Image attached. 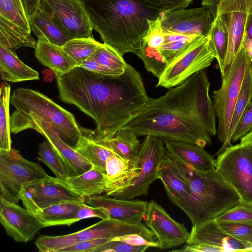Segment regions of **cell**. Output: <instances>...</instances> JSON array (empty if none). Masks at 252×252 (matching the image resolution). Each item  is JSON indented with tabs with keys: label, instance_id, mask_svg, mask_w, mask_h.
Returning <instances> with one entry per match:
<instances>
[{
	"label": "cell",
	"instance_id": "f907efd6",
	"mask_svg": "<svg viewBox=\"0 0 252 252\" xmlns=\"http://www.w3.org/2000/svg\"><path fill=\"white\" fill-rule=\"evenodd\" d=\"M79 67L93 73L104 76L116 77L115 73L100 65L92 57H90Z\"/></svg>",
	"mask_w": 252,
	"mask_h": 252
},
{
	"label": "cell",
	"instance_id": "f35d334b",
	"mask_svg": "<svg viewBox=\"0 0 252 252\" xmlns=\"http://www.w3.org/2000/svg\"><path fill=\"white\" fill-rule=\"evenodd\" d=\"M136 55L142 60L146 70L158 78L168 63L158 49L150 47L143 41Z\"/></svg>",
	"mask_w": 252,
	"mask_h": 252
},
{
	"label": "cell",
	"instance_id": "1f68e13d",
	"mask_svg": "<svg viewBox=\"0 0 252 252\" xmlns=\"http://www.w3.org/2000/svg\"><path fill=\"white\" fill-rule=\"evenodd\" d=\"M252 98V65L249 60L237 98L231 122L227 148L232 145L231 138L237 123Z\"/></svg>",
	"mask_w": 252,
	"mask_h": 252
},
{
	"label": "cell",
	"instance_id": "c3c4849f",
	"mask_svg": "<svg viewBox=\"0 0 252 252\" xmlns=\"http://www.w3.org/2000/svg\"><path fill=\"white\" fill-rule=\"evenodd\" d=\"M113 239L119 240L126 244L136 246H148L149 247L159 248L158 241H150L140 235L129 234L116 237Z\"/></svg>",
	"mask_w": 252,
	"mask_h": 252
},
{
	"label": "cell",
	"instance_id": "ba28073f",
	"mask_svg": "<svg viewBox=\"0 0 252 252\" xmlns=\"http://www.w3.org/2000/svg\"><path fill=\"white\" fill-rule=\"evenodd\" d=\"M215 59L209 35L199 36L168 63L158 78L156 87L170 89L180 85L197 72L209 66Z\"/></svg>",
	"mask_w": 252,
	"mask_h": 252
},
{
	"label": "cell",
	"instance_id": "ffe728a7",
	"mask_svg": "<svg viewBox=\"0 0 252 252\" xmlns=\"http://www.w3.org/2000/svg\"><path fill=\"white\" fill-rule=\"evenodd\" d=\"M85 203L101 208L105 211L107 219L139 224L142 223L148 202L139 199H118L105 193L87 197Z\"/></svg>",
	"mask_w": 252,
	"mask_h": 252
},
{
	"label": "cell",
	"instance_id": "836d02e7",
	"mask_svg": "<svg viewBox=\"0 0 252 252\" xmlns=\"http://www.w3.org/2000/svg\"><path fill=\"white\" fill-rule=\"evenodd\" d=\"M209 36L215 52L220 72L222 76L225 57L228 45V35L226 29L217 15H214Z\"/></svg>",
	"mask_w": 252,
	"mask_h": 252
},
{
	"label": "cell",
	"instance_id": "e575fe53",
	"mask_svg": "<svg viewBox=\"0 0 252 252\" xmlns=\"http://www.w3.org/2000/svg\"><path fill=\"white\" fill-rule=\"evenodd\" d=\"M101 43L93 37L75 38L67 41L62 46L64 50L79 66L91 57L100 47Z\"/></svg>",
	"mask_w": 252,
	"mask_h": 252
},
{
	"label": "cell",
	"instance_id": "4316f807",
	"mask_svg": "<svg viewBox=\"0 0 252 252\" xmlns=\"http://www.w3.org/2000/svg\"><path fill=\"white\" fill-rule=\"evenodd\" d=\"M105 174L99 168L93 165L83 174L67 177L65 182L74 192L86 198L104 193L106 183Z\"/></svg>",
	"mask_w": 252,
	"mask_h": 252
},
{
	"label": "cell",
	"instance_id": "d6a6232c",
	"mask_svg": "<svg viewBox=\"0 0 252 252\" xmlns=\"http://www.w3.org/2000/svg\"><path fill=\"white\" fill-rule=\"evenodd\" d=\"M10 86L6 82L1 84L0 91V150L8 151L11 148L9 104Z\"/></svg>",
	"mask_w": 252,
	"mask_h": 252
},
{
	"label": "cell",
	"instance_id": "5bb4252c",
	"mask_svg": "<svg viewBox=\"0 0 252 252\" xmlns=\"http://www.w3.org/2000/svg\"><path fill=\"white\" fill-rule=\"evenodd\" d=\"M20 198L25 208L34 214L54 204L66 201L85 203L86 199L72 190L65 181L49 175L25 183Z\"/></svg>",
	"mask_w": 252,
	"mask_h": 252
},
{
	"label": "cell",
	"instance_id": "484cf974",
	"mask_svg": "<svg viewBox=\"0 0 252 252\" xmlns=\"http://www.w3.org/2000/svg\"><path fill=\"white\" fill-rule=\"evenodd\" d=\"M1 78L13 83L39 79L38 73L21 61L13 52L0 45Z\"/></svg>",
	"mask_w": 252,
	"mask_h": 252
},
{
	"label": "cell",
	"instance_id": "11a10c76",
	"mask_svg": "<svg viewBox=\"0 0 252 252\" xmlns=\"http://www.w3.org/2000/svg\"><path fill=\"white\" fill-rule=\"evenodd\" d=\"M250 14H252V7L251 8Z\"/></svg>",
	"mask_w": 252,
	"mask_h": 252
},
{
	"label": "cell",
	"instance_id": "f6af8a7d",
	"mask_svg": "<svg viewBox=\"0 0 252 252\" xmlns=\"http://www.w3.org/2000/svg\"><path fill=\"white\" fill-rule=\"evenodd\" d=\"M149 248L130 245L112 238L99 246L95 252H143Z\"/></svg>",
	"mask_w": 252,
	"mask_h": 252
},
{
	"label": "cell",
	"instance_id": "2e32d148",
	"mask_svg": "<svg viewBox=\"0 0 252 252\" xmlns=\"http://www.w3.org/2000/svg\"><path fill=\"white\" fill-rule=\"evenodd\" d=\"M143 219L158 239L160 249H170L187 243L189 236L185 225L174 220L154 200L148 202Z\"/></svg>",
	"mask_w": 252,
	"mask_h": 252
},
{
	"label": "cell",
	"instance_id": "6da1fadb",
	"mask_svg": "<svg viewBox=\"0 0 252 252\" xmlns=\"http://www.w3.org/2000/svg\"><path fill=\"white\" fill-rule=\"evenodd\" d=\"M56 79L60 99L95 122L94 130L86 129V135L95 140L113 138L150 98L141 75L127 63L119 76L101 75L76 66Z\"/></svg>",
	"mask_w": 252,
	"mask_h": 252
},
{
	"label": "cell",
	"instance_id": "9a60e30c",
	"mask_svg": "<svg viewBox=\"0 0 252 252\" xmlns=\"http://www.w3.org/2000/svg\"><path fill=\"white\" fill-rule=\"evenodd\" d=\"M39 8L74 38L92 37L93 27L82 0H40Z\"/></svg>",
	"mask_w": 252,
	"mask_h": 252
},
{
	"label": "cell",
	"instance_id": "f546056e",
	"mask_svg": "<svg viewBox=\"0 0 252 252\" xmlns=\"http://www.w3.org/2000/svg\"><path fill=\"white\" fill-rule=\"evenodd\" d=\"M0 45L15 52L23 47L35 48L36 41L31 32L0 15Z\"/></svg>",
	"mask_w": 252,
	"mask_h": 252
},
{
	"label": "cell",
	"instance_id": "f1b7e54d",
	"mask_svg": "<svg viewBox=\"0 0 252 252\" xmlns=\"http://www.w3.org/2000/svg\"><path fill=\"white\" fill-rule=\"evenodd\" d=\"M84 203L66 201L51 205L34 214L44 227L70 225L77 222V213Z\"/></svg>",
	"mask_w": 252,
	"mask_h": 252
},
{
	"label": "cell",
	"instance_id": "74e56055",
	"mask_svg": "<svg viewBox=\"0 0 252 252\" xmlns=\"http://www.w3.org/2000/svg\"><path fill=\"white\" fill-rule=\"evenodd\" d=\"M38 159L48 166L56 177L65 181L68 177L65 166L50 142L45 140L39 145Z\"/></svg>",
	"mask_w": 252,
	"mask_h": 252
},
{
	"label": "cell",
	"instance_id": "4dcf8cb0",
	"mask_svg": "<svg viewBox=\"0 0 252 252\" xmlns=\"http://www.w3.org/2000/svg\"><path fill=\"white\" fill-rule=\"evenodd\" d=\"M74 149L93 165L99 168L105 173L106 159L116 154L111 148L85 135L80 138Z\"/></svg>",
	"mask_w": 252,
	"mask_h": 252
},
{
	"label": "cell",
	"instance_id": "681fc988",
	"mask_svg": "<svg viewBox=\"0 0 252 252\" xmlns=\"http://www.w3.org/2000/svg\"><path fill=\"white\" fill-rule=\"evenodd\" d=\"M76 218L78 221L90 218H98L102 220L107 219L105 211L101 208L91 206L85 203L79 209Z\"/></svg>",
	"mask_w": 252,
	"mask_h": 252
},
{
	"label": "cell",
	"instance_id": "60d3db41",
	"mask_svg": "<svg viewBox=\"0 0 252 252\" xmlns=\"http://www.w3.org/2000/svg\"><path fill=\"white\" fill-rule=\"evenodd\" d=\"M218 223L232 237L252 244V222L218 221Z\"/></svg>",
	"mask_w": 252,
	"mask_h": 252
},
{
	"label": "cell",
	"instance_id": "d6986e66",
	"mask_svg": "<svg viewBox=\"0 0 252 252\" xmlns=\"http://www.w3.org/2000/svg\"><path fill=\"white\" fill-rule=\"evenodd\" d=\"M187 244L204 245L220 252H252V244L239 241L227 234L216 220L192 226Z\"/></svg>",
	"mask_w": 252,
	"mask_h": 252
},
{
	"label": "cell",
	"instance_id": "52a82bcc",
	"mask_svg": "<svg viewBox=\"0 0 252 252\" xmlns=\"http://www.w3.org/2000/svg\"><path fill=\"white\" fill-rule=\"evenodd\" d=\"M249 60L242 46L225 75L220 88L213 92V105L219 120L218 138L222 145L215 156L227 148L228 137L235 103Z\"/></svg>",
	"mask_w": 252,
	"mask_h": 252
},
{
	"label": "cell",
	"instance_id": "816d5d0a",
	"mask_svg": "<svg viewBox=\"0 0 252 252\" xmlns=\"http://www.w3.org/2000/svg\"><path fill=\"white\" fill-rule=\"evenodd\" d=\"M241 45L252 65V14H251L248 18Z\"/></svg>",
	"mask_w": 252,
	"mask_h": 252
},
{
	"label": "cell",
	"instance_id": "bcb514c9",
	"mask_svg": "<svg viewBox=\"0 0 252 252\" xmlns=\"http://www.w3.org/2000/svg\"><path fill=\"white\" fill-rule=\"evenodd\" d=\"M149 6L161 12L187 7L193 0H143Z\"/></svg>",
	"mask_w": 252,
	"mask_h": 252
},
{
	"label": "cell",
	"instance_id": "ab89813d",
	"mask_svg": "<svg viewBox=\"0 0 252 252\" xmlns=\"http://www.w3.org/2000/svg\"><path fill=\"white\" fill-rule=\"evenodd\" d=\"M0 15L29 32V18L22 0H0Z\"/></svg>",
	"mask_w": 252,
	"mask_h": 252
},
{
	"label": "cell",
	"instance_id": "603a6c76",
	"mask_svg": "<svg viewBox=\"0 0 252 252\" xmlns=\"http://www.w3.org/2000/svg\"><path fill=\"white\" fill-rule=\"evenodd\" d=\"M34 51L39 63L51 69L56 76L60 77L77 66L76 62L62 47L44 39H37Z\"/></svg>",
	"mask_w": 252,
	"mask_h": 252
},
{
	"label": "cell",
	"instance_id": "83f0119b",
	"mask_svg": "<svg viewBox=\"0 0 252 252\" xmlns=\"http://www.w3.org/2000/svg\"><path fill=\"white\" fill-rule=\"evenodd\" d=\"M98 141L111 148L116 155L133 166L140 167L139 155L141 143L132 131L121 128L111 139Z\"/></svg>",
	"mask_w": 252,
	"mask_h": 252
},
{
	"label": "cell",
	"instance_id": "d4e9b609",
	"mask_svg": "<svg viewBox=\"0 0 252 252\" xmlns=\"http://www.w3.org/2000/svg\"><path fill=\"white\" fill-rule=\"evenodd\" d=\"M31 31L37 39H44L62 47L74 38L56 24L42 9H38L29 18Z\"/></svg>",
	"mask_w": 252,
	"mask_h": 252
},
{
	"label": "cell",
	"instance_id": "db71d44e",
	"mask_svg": "<svg viewBox=\"0 0 252 252\" xmlns=\"http://www.w3.org/2000/svg\"><path fill=\"white\" fill-rule=\"evenodd\" d=\"M240 140V144H248L252 146V129Z\"/></svg>",
	"mask_w": 252,
	"mask_h": 252
},
{
	"label": "cell",
	"instance_id": "5b68a950",
	"mask_svg": "<svg viewBox=\"0 0 252 252\" xmlns=\"http://www.w3.org/2000/svg\"><path fill=\"white\" fill-rule=\"evenodd\" d=\"M10 103L15 108V112L39 117L50 123L61 139L73 148L84 135V128L72 114L36 90L15 89Z\"/></svg>",
	"mask_w": 252,
	"mask_h": 252
},
{
	"label": "cell",
	"instance_id": "30bf717a",
	"mask_svg": "<svg viewBox=\"0 0 252 252\" xmlns=\"http://www.w3.org/2000/svg\"><path fill=\"white\" fill-rule=\"evenodd\" d=\"M164 144L163 140L159 137L146 135L139 152L138 175L129 185L108 195L121 199H133L147 195L150 185L158 179L159 169L166 157Z\"/></svg>",
	"mask_w": 252,
	"mask_h": 252
},
{
	"label": "cell",
	"instance_id": "8d00e7d4",
	"mask_svg": "<svg viewBox=\"0 0 252 252\" xmlns=\"http://www.w3.org/2000/svg\"><path fill=\"white\" fill-rule=\"evenodd\" d=\"M91 57L117 76L123 74L126 68L127 63L123 56L105 43H101L100 47Z\"/></svg>",
	"mask_w": 252,
	"mask_h": 252
},
{
	"label": "cell",
	"instance_id": "4fadbf2b",
	"mask_svg": "<svg viewBox=\"0 0 252 252\" xmlns=\"http://www.w3.org/2000/svg\"><path fill=\"white\" fill-rule=\"evenodd\" d=\"M201 4L209 9L212 16L220 18L227 31L228 45L222 78L241 47L252 0H205Z\"/></svg>",
	"mask_w": 252,
	"mask_h": 252
},
{
	"label": "cell",
	"instance_id": "8992f818",
	"mask_svg": "<svg viewBox=\"0 0 252 252\" xmlns=\"http://www.w3.org/2000/svg\"><path fill=\"white\" fill-rule=\"evenodd\" d=\"M129 234H137L150 241L155 235L141 223L131 224L112 219L102 220L86 228L72 233L60 236L40 235L34 243L41 252H58L76 243L97 238H113Z\"/></svg>",
	"mask_w": 252,
	"mask_h": 252
},
{
	"label": "cell",
	"instance_id": "277c9868",
	"mask_svg": "<svg viewBox=\"0 0 252 252\" xmlns=\"http://www.w3.org/2000/svg\"><path fill=\"white\" fill-rule=\"evenodd\" d=\"M181 162L189 179L190 192L176 206L188 216L192 226L215 220L241 202L238 192L216 168L201 171Z\"/></svg>",
	"mask_w": 252,
	"mask_h": 252
},
{
	"label": "cell",
	"instance_id": "9f6ffc18",
	"mask_svg": "<svg viewBox=\"0 0 252 252\" xmlns=\"http://www.w3.org/2000/svg\"><path fill=\"white\" fill-rule=\"evenodd\" d=\"M202 0V1H204V0Z\"/></svg>",
	"mask_w": 252,
	"mask_h": 252
},
{
	"label": "cell",
	"instance_id": "7dc6e473",
	"mask_svg": "<svg viewBox=\"0 0 252 252\" xmlns=\"http://www.w3.org/2000/svg\"><path fill=\"white\" fill-rule=\"evenodd\" d=\"M111 239L101 238L79 242L62 249L58 252H95L99 246Z\"/></svg>",
	"mask_w": 252,
	"mask_h": 252
},
{
	"label": "cell",
	"instance_id": "7c38bea8",
	"mask_svg": "<svg viewBox=\"0 0 252 252\" xmlns=\"http://www.w3.org/2000/svg\"><path fill=\"white\" fill-rule=\"evenodd\" d=\"M215 168L239 194L252 204V146L239 143L218 155Z\"/></svg>",
	"mask_w": 252,
	"mask_h": 252
},
{
	"label": "cell",
	"instance_id": "ac0fdd59",
	"mask_svg": "<svg viewBox=\"0 0 252 252\" xmlns=\"http://www.w3.org/2000/svg\"><path fill=\"white\" fill-rule=\"evenodd\" d=\"M0 222L15 241L28 242L43 225L32 211L0 197Z\"/></svg>",
	"mask_w": 252,
	"mask_h": 252
},
{
	"label": "cell",
	"instance_id": "b9f144b4",
	"mask_svg": "<svg viewBox=\"0 0 252 252\" xmlns=\"http://www.w3.org/2000/svg\"><path fill=\"white\" fill-rule=\"evenodd\" d=\"M215 220L218 221L252 222V204L241 201Z\"/></svg>",
	"mask_w": 252,
	"mask_h": 252
},
{
	"label": "cell",
	"instance_id": "9c48e42d",
	"mask_svg": "<svg viewBox=\"0 0 252 252\" xmlns=\"http://www.w3.org/2000/svg\"><path fill=\"white\" fill-rule=\"evenodd\" d=\"M28 129L37 131L50 142L63 160L68 177L79 175L93 167L92 164L61 139L50 123L40 117L14 111L10 117L11 132L16 134Z\"/></svg>",
	"mask_w": 252,
	"mask_h": 252
},
{
	"label": "cell",
	"instance_id": "7a4b0ae2",
	"mask_svg": "<svg viewBox=\"0 0 252 252\" xmlns=\"http://www.w3.org/2000/svg\"><path fill=\"white\" fill-rule=\"evenodd\" d=\"M206 69L200 70L145 106L121 128L137 136L187 142L204 148L217 133L215 111ZM120 128V129H121Z\"/></svg>",
	"mask_w": 252,
	"mask_h": 252
},
{
	"label": "cell",
	"instance_id": "7402d4cb",
	"mask_svg": "<svg viewBox=\"0 0 252 252\" xmlns=\"http://www.w3.org/2000/svg\"><path fill=\"white\" fill-rule=\"evenodd\" d=\"M163 141L166 153L171 157L199 170L215 168V159L203 147L182 141Z\"/></svg>",
	"mask_w": 252,
	"mask_h": 252
},
{
	"label": "cell",
	"instance_id": "e0dca14e",
	"mask_svg": "<svg viewBox=\"0 0 252 252\" xmlns=\"http://www.w3.org/2000/svg\"><path fill=\"white\" fill-rule=\"evenodd\" d=\"M164 32L196 36L209 35L213 17L206 6L179 9L160 14Z\"/></svg>",
	"mask_w": 252,
	"mask_h": 252
},
{
	"label": "cell",
	"instance_id": "ee69618b",
	"mask_svg": "<svg viewBox=\"0 0 252 252\" xmlns=\"http://www.w3.org/2000/svg\"><path fill=\"white\" fill-rule=\"evenodd\" d=\"M252 129V102L245 108L239 119L231 138L235 142L245 136Z\"/></svg>",
	"mask_w": 252,
	"mask_h": 252
},
{
	"label": "cell",
	"instance_id": "f5cc1de1",
	"mask_svg": "<svg viewBox=\"0 0 252 252\" xmlns=\"http://www.w3.org/2000/svg\"><path fill=\"white\" fill-rule=\"evenodd\" d=\"M24 7L30 18L39 8L40 0H22Z\"/></svg>",
	"mask_w": 252,
	"mask_h": 252
},
{
	"label": "cell",
	"instance_id": "44dd1931",
	"mask_svg": "<svg viewBox=\"0 0 252 252\" xmlns=\"http://www.w3.org/2000/svg\"><path fill=\"white\" fill-rule=\"evenodd\" d=\"M166 154L159 169L158 179L161 181L168 198L176 205L189 195L190 185L184 164Z\"/></svg>",
	"mask_w": 252,
	"mask_h": 252
},
{
	"label": "cell",
	"instance_id": "3957f363",
	"mask_svg": "<svg viewBox=\"0 0 252 252\" xmlns=\"http://www.w3.org/2000/svg\"><path fill=\"white\" fill-rule=\"evenodd\" d=\"M93 29L121 55H136L148 28V20L162 13L143 0H82Z\"/></svg>",
	"mask_w": 252,
	"mask_h": 252
},
{
	"label": "cell",
	"instance_id": "7bdbcfd3",
	"mask_svg": "<svg viewBox=\"0 0 252 252\" xmlns=\"http://www.w3.org/2000/svg\"><path fill=\"white\" fill-rule=\"evenodd\" d=\"M148 28L142 41L152 48L158 49L165 42V34L162 27L161 15L154 19L148 20Z\"/></svg>",
	"mask_w": 252,
	"mask_h": 252
},
{
	"label": "cell",
	"instance_id": "8fae6325",
	"mask_svg": "<svg viewBox=\"0 0 252 252\" xmlns=\"http://www.w3.org/2000/svg\"><path fill=\"white\" fill-rule=\"evenodd\" d=\"M48 175L38 163L25 158L17 150H0V197L4 199L17 203L25 183Z\"/></svg>",
	"mask_w": 252,
	"mask_h": 252
},
{
	"label": "cell",
	"instance_id": "cb8c5ba5",
	"mask_svg": "<svg viewBox=\"0 0 252 252\" xmlns=\"http://www.w3.org/2000/svg\"><path fill=\"white\" fill-rule=\"evenodd\" d=\"M139 168L116 154L109 157L105 163L106 183L104 193L108 195L129 185L138 175Z\"/></svg>",
	"mask_w": 252,
	"mask_h": 252
},
{
	"label": "cell",
	"instance_id": "d590c367",
	"mask_svg": "<svg viewBox=\"0 0 252 252\" xmlns=\"http://www.w3.org/2000/svg\"><path fill=\"white\" fill-rule=\"evenodd\" d=\"M165 42L158 49L161 55L169 63L199 36L185 35L173 32H164Z\"/></svg>",
	"mask_w": 252,
	"mask_h": 252
}]
</instances>
